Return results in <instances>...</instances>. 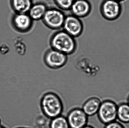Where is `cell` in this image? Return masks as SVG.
I'll return each mask as SVG.
<instances>
[{
  "mask_svg": "<svg viewBox=\"0 0 129 128\" xmlns=\"http://www.w3.org/2000/svg\"><path fill=\"white\" fill-rule=\"evenodd\" d=\"M40 106L44 115L51 119L62 115L64 109L62 99L58 95L53 92H47L42 95Z\"/></svg>",
  "mask_w": 129,
  "mask_h": 128,
  "instance_id": "6da1fadb",
  "label": "cell"
},
{
  "mask_svg": "<svg viewBox=\"0 0 129 128\" xmlns=\"http://www.w3.org/2000/svg\"><path fill=\"white\" fill-rule=\"evenodd\" d=\"M50 43L51 48L68 56L73 54L77 48L75 38L63 30L54 33L51 38Z\"/></svg>",
  "mask_w": 129,
  "mask_h": 128,
  "instance_id": "7a4b0ae2",
  "label": "cell"
},
{
  "mask_svg": "<svg viewBox=\"0 0 129 128\" xmlns=\"http://www.w3.org/2000/svg\"><path fill=\"white\" fill-rule=\"evenodd\" d=\"M100 11L104 19L114 21L121 16L123 8L122 2L115 0H103L100 5Z\"/></svg>",
  "mask_w": 129,
  "mask_h": 128,
  "instance_id": "3957f363",
  "label": "cell"
},
{
  "mask_svg": "<svg viewBox=\"0 0 129 128\" xmlns=\"http://www.w3.org/2000/svg\"><path fill=\"white\" fill-rule=\"evenodd\" d=\"M117 105L114 101L110 100L102 101L97 114L101 122L105 125L116 121Z\"/></svg>",
  "mask_w": 129,
  "mask_h": 128,
  "instance_id": "277c9868",
  "label": "cell"
},
{
  "mask_svg": "<svg viewBox=\"0 0 129 128\" xmlns=\"http://www.w3.org/2000/svg\"><path fill=\"white\" fill-rule=\"evenodd\" d=\"M66 16L63 11L55 8H48L42 18L43 23L47 27L53 30L62 28Z\"/></svg>",
  "mask_w": 129,
  "mask_h": 128,
  "instance_id": "5b68a950",
  "label": "cell"
},
{
  "mask_svg": "<svg viewBox=\"0 0 129 128\" xmlns=\"http://www.w3.org/2000/svg\"><path fill=\"white\" fill-rule=\"evenodd\" d=\"M68 55L51 48L46 51L44 61L47 67L53 70H57L64 67L67 62Z\"/></svg>",
  "mask_w": 129,
  "mask_h": 128,
  "instance_id": "8992f818",
  "label": "cell"
},
{
  "mask_svg": "<svg viewBox=\"0 0 129 128\" xmlns=\"http://www.w3.org/2000/svg\"><path fill=\"white\" fill-rule=\"evenodd\" d=\"M66 117L70 128H82L88 125V116L82 108L72 109Z\"/></svg>",
  "mask_w": 129,
  "mask_h": 128,
  "instance_id": "52a82bcc",
  "label": "cell"
},
{
  "mask_svg": "<svg viewBox=\"0 0 129 128\" xmlns=\"http://www.w3.org/2000/svg\"><path fill=\"white\" fill-rule=\"evenodd\" d=\"M62 28L64 31L75 38L82 34L84 27L80 18L71 14L66 16Z\"/></svg>",
  "mask_w": 129,
  "mask_h": 128,
  "instance_id": "ba28073f",
  "label": "cell"
},
{
  "mask_svg": "<svg viewBox=\"0 0 129 128\" xmlns=\"http://www.w3.org/2000/svg\"><path fill=\"white\" fill-rule=\"evenodd\" d=\"M92 9L91 4L88 0H75L70 10L71 14L81 18L88 16Z\"/></svg>",
  "mask_w": 129,
  "mask_h": 128,
  "instance_id": "9c48e42d",
  "label": "cell"
},
{
  "mask_svg": "<svg viewBox=\"0 0 129 128\" xmlns=\"http://www.w3.org/2000/svg\"><path fill=\"white\" fill-rule=\"evenodd\" d=\"M33 21L28 13H18L15 16L14 20L16 28L23 32L29 31L31 29Z\"/></svg>",
  "mask_w": 129,
  "mask_h": 128,
  "instance_id": "30bf717a",
  "label": "cell"
},
{
  "mask_svg": "<svg viewBox=\"0 0 129 128\" xmlns=\"http://www.w3.org/2000/svg\"><path fill=\"white\" fill-rule=\"evenodd\" d=\"M102 101L98 97H91L85 101L82 109L88 117L93 116L98 113Z\"/></svg>",
  "mask_w": 129,
  "mask_h": 128,
  "instance_id": "8fae6325",
  "label": "cell"
},
{
  "mask_svg": "<svg viewBox=\"0 0 129 128\" xmlns=\"http://www.w3.org/2000/svg\"><path fill=\"white\" fill-rule=\"evenodd\" d=\"M48 8L44 2H36L33 4L28 14L33 21H38L42 20Z\"/></svg>",
  "mask_w": 129,
  "mask_h": 128,
  "instance_id": "7c38bea8",
  "label": "cell"
},
{
  "mask_svg": "<svg viewBox=\"0 0 129 128\" xmlns=\"http://www.w3.org/2000/svg\"><path fill=\"white\" fill-rule=\"evenodd\" d=\"M77 67L80 70L84 72L86 74L94 75L96 74L97 71L94 70L96 67L92 64L88 59L86 58H79L77 62Z\"/></svg>",
  "mask_w": 129,
  "mask_h": 128,
  "instance_id": "4fadbf2b",
  "label": "cell"
},
{
  "mask_svg": "<svg viewBox=\"0 0 129 128\" xmlns=\"http://www.w3.org/2000/svg\"><path fill=\"white\" fill-rule=\"evenodd\" d=\"M14 8L18 13H28L33 5V0H11Z\"/></svg>",
  "mask_w": 129,
  "mask_h": 128,
  "instance_id": "5bb4252c",
  "label": "cell"
},
{
  "mask_svg": "<svg viewBox=\"0 0 129 128\" xmlns=\"http://www.w3.org/2000/svg\"><path fill=\"white\" fill-rule=\"evenodd\" d=\"M117 119L120 122L124 124L129 123V104L122 103L117 105Z\"/></svg>",
  "mask_w": 129,
  "mask_h": 128,
  "instance_id": "9a60e30c",
  "label": "cell"
},
{
  "mask_svg": "<svg viewBox=\"0 0 129 128\" xmlns=\"http://www.w3.org/2000/svg\"><path fill=\"white\" fill-rule=\"evenodd\" d=\"M49 128H70L67 118L62 115L51 119Z\"/></svg>",
  "mask_w": 129,
  "mask_h": 128,
  "instance_id": "2e32d148",
  "label": "cell"
},
{
  "mask_svg": "<svg viewBox=\"0 0 129 128\" xmlns=\"http://www.w3.org/2000/svg\"><path fill=\"white\" fill-rule=\"evenodd\" d=\"M75 0H53L58 8L62 11L70 10Z\"/></svg>",
  "mask_w": 129,
  "mask_h": 128,
  "instance_id": "e0dca14e",
  "label": "cell"
},
{
  "mask_svg": "<svg viewBox=\"0 0 129 128\" xmlns=\"http://www.w3.org/2000/svg\"><path fill=\"white\" fill-rule=\"evenodd\" d=\"M15 47L17 52L21 55L25 53L27 49V46L25 41L21 38L18 39L15 43Z\"/></svg>",
  "mask_w": 129,
  "mask_h": 128,
  "instance_id": "ac0fdd59",
  "label": "cell"
},
{
  "mask_svg": "<svg viewBox=\"0 0 129 128\" xmlns=\"http://www.w3.org/2000/svg\"><path fill=\"white\" fill-rule=\"evenodd\" d=\"M104 128H126L120 122L115 121L105 125Z\"/></svg>",
  "mask_w": 129,
  "mask_h": 128,
  "instance_id": "d6986e66",
  "label": "cell"
},
{
  "mask_svg": "<svg viewBox=\"0 0 129 128\" xmlns=\"http://www.w3.org/2000/svg\"><path fill=\"white\" fill-rule=\"evenodd\" d=\"M82 128H95L93 126H91V125H86L85 127H83Z\"/></svg>",
  "mask_w": 129,
  "mask_h": 128,
  "instance_id": "ffe728a7",
  "label": "cell"
},
{
  "mask_svg": "<svg viewBox=\"0 0 129 128\" xmlns=\"http://www.w3.org/2000/svg\"><path fill=\"white\" fill-rule=\"evenodd\" d=\"M115 1H117L120 2H122L124 1H125V0H115Z\"/></svg>",
  "mask_w": 129,
  "mask_h": 128,
  "instance_id": "44dd1931",
  "label": "cell"
},
{
  "mask_svg": "<svg viewBox=\"0 0 129 128\" xmlns=\"http://www.w3.org/2000/svg\"><path fill=\"white\" fill-rule=\"evenodd\" d=\"M127 103L129 104V95L128 96V98H127Z\"/></svg>",
  "mask_w": 129,
  "mask_h": 128,
  "instance_id": "7402d4cb",
  "label": "cell"
},
{
  "mask_svg": "<svg viewBox=\"0 0 129 128\" xmlns=\"http://www.w3.org/2000/svg\"><path fill=\"white\" fill-rule=\"evenodd\" d=\"M0 128H6L5 127H4V126H2V125H0Z\"/></svg>",
  "mask_w": 129,
  "mask_h": 128,
  "instance_id": "603a6c76",
  "label": "cell"
},
{
  "mask_svg": "<svg viewBox=\"0 0 129 128\" xmlns=\"http://www.w3.org/2000/svg\"><path fill=\"white\" fill-rule=\"evenodd\" d=\"M17 128H26V127H18Z\"/></svg>",
  "mask_w": 129,
  "mask_h": 128,
  "instance_id": "cb8c5ba5",
  "label": "cell"
},
{
  "mask_svg": "<svg viewBox=\"0 0 129 128\" xmlns=\"http://www.w3.org/2000/svg\"><path fill=\"white\" fill-rule=\"evenodd\" d=\"M1 119H0V125H1Z\"/></svg>",
  "mask_w": 129,
  "mask_h": 128,
  "instance_id": "d4e9b609",
  "label": "cell"
}]
</instances>
